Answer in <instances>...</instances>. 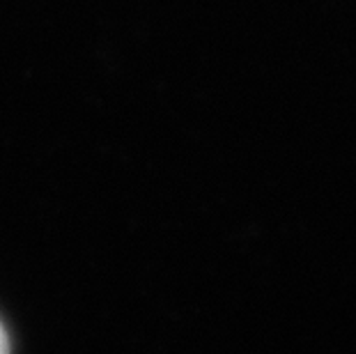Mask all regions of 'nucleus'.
<instances>
[{
  "instance_id": "1",
  "label": "nucleus",
  "mask_w": 356,
  "mask_h": 354,
  "mask_svg": "<svg viewBox=\"0 0 356 354\" xmlns=\"http://www.w3.org/2000/svg\"><path fill=\"white\" fill-rule=\"evenodd\" d=\"M5 350H7V334H5L3 325H0V352H5Z\"/></svg>"
}]
</instances>
